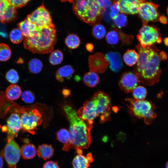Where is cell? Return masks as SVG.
<instances>
[{
  "instance_id": "d590c367",
  "label": "cell",
  "mask_w": 168,
  "mask_h": 168,
  "mask_svg": "<svg viewBox=\"0 0 168 168\" xmlns=\"http://www.w3.org/2000/svg\"><path fill=\"white\" fill-rule=\"evenodd\" d=\"M5 78L9 82L12 84L17 83L19 79L17 72L13 69L9 70L7 72L5 75Z\"/></svg>"
},
{
  "instance_id": "bcb514c9",
  "label": "cell",
  "mask_w": 168,
  "mask_h": 168,
  "mask_svg": "<svg viewBox=\"0 0 168 168\" xmlns=\"http://www.w3.org/2000/svg\"><path fill=\"white\" fill-rule=\"evenodd\" d=\"M164 42L166 45V46L168 45V38H166L164 40Z\"/></svg>"
},
{
  "instance_id": "f546056e",
  "label": "cell",
  "mask_w": 168,
  "mask_h": 168,
  "mask_svg": "<svg viewBox=\"0 0 168 168\" xmlns=\"http://www.w3.org/2000/svg\"><path fill=\"white\" fill-rule=\"evenodd\" d=\"M106 33L105 27L100 23L93 26L92 34L94 37L98 40H100L104 37Z\"/></svg>"
},
{
  "instance_id": "e575fe53",
  "label": "cell",
  "mask_w": 168,
  "mask_h": 168,
  "mask_svg": "<svg viewBox=\"0 0 168 168\" xmlns=\"http://www.w3.org/2000/svg\"><path fill=\"white\" fill-rule=\"evenodd\" d=\"M56 137L57 139L59 142L64 144H66L69 140V131L65 128L60 129L57 133Z\"/></svg>"
},
{
  "instance_id": "44dd1931",
  "label": "cell",
  "mask_w": 168,
  "mask_h": 168,
  "mask_svg": "<svg viewBox=\"0 0 168 168\" xmlns=\"http://www.w3.org/2000/svg\"><path fill=\"white\" fill-rule=\"evenodd\" d=\"M54 151V149L51 145L44 144L39 146L37 153L39 157L46 160L53 156Z\"/></svg>"
},
{
  "instance_id": "f6af8a7d",
  "label": "cell",
  "mask_w": 168,
  "mask_h": 168,
  "mask_svg": "<svg viewBox=\"0 0 168 168\" xmlns=\"http://www.w3.org/2000/svg\"><path fill=\"white\" fill-rule=\"evenodd\" d=\"M3 165V160L2 157L0 155V168H2Z\"/></svg>"
},
{
  "instance_id": "8992f818",
  "label": "cell",
  "mask_w": 168,
  "mask_h": 168,
  "mask_svg": "<svg viewBox=\"0 0 168 168\" xmlns=\"http://www.w3.org/2000/svg\"><path fill=\"white\" fill-rule=\"evenodd\" d=\"M97 117L100 116L101 123L110 119V97L107 93L101 91L96 92L90 100Z\"/></svg>"
},
{
  "instance_id": "484cf974",
  "label": "cell",
  "mask_w": 168,
  "mask_h": 168,
  "mask_svg": "<svg viewBox=\"0 0 168 168\" xmlns=\"http://www.w3.org/2000/svg\"><path fill=\"white\" fill-rule=\"evenodd\" d=\"M16 8L9 3L5 10L1 22H7L13 21L16 17Z\"/></svg>"
},
{
  "instance_id": "e0dca14e",
  "label": "cell",
  "mask_w": 168,
  "mask_h": 168,
  "mask_svg": "<svg viewBox=\"0 0 168 168\" xmlns=\"http://www.w3.org/2000/svg\"><path fill=\"white\" fill-rule=\"evenodd\" d=\"M105 57L109 63L110 69L112 71L117 72L122 68L123 62L121 54L119 53L110 52L107 53Z\"/></svg>"
},
{
  "instance_id": "7a4b0ae2",
  "label": "cell",
  "mask_w": 168,
  "mask_h": 168,
  "mask_svg": "<svg viewBox=\"0 0 168 168\" xmlns=\"http://www.w3.org/2000/svg\"><path fill=\"white\" fill-rule=\"evenodd\" d=\"M63 110L69 123L70 138L64 145L63 149L68 151L70 148H87L91 144L90 131L92 125L86 124L79 117L77 111L71 105L66 104Z\"/></svg>"
},
{
  "instance_id": "ba28073f",
  "label": "cell",
  "mask_w": 168,
  "mask_h": 168,
  "mask_svg": "<svg viewBox=\"0 0 168 168\" xmlns=\"http://www.w3.org/2000/svg\"><path fill=\"white\" fill-rule=\"evenodd\" d=\"M42 114L36 109H32L21 115V129L24 131L34 134L38 126L42 123Z\"/></svg>"
},
{
  "instance_id": "1f68e13d",
  "label": "cell",
  "mask_w": 168,
  "mask_h": 168,
  "mask_svg": "<svg viewBox=\"0 0 168 168\" xmlns=\"http://www.w3.org/2000/svg\"><path fill=\"white\" fill-rule=\"evenodd\" d=\"M11 41L13 43L17 44L21 42L23 40L24 36L19 28L13 29L9 34Z\"/></svg>"
},
{
  "instance_id": "ab89813d",
  "label": "cell",
  "mask_w": 168,
  "mask_h": 168,
  "mask_svg": "<svg viewBox=\"0 0 168 168\" xmlns=\"http://www.w3.org/2000/svg\"><path fill=\"white\" fill-rule=\"evenodd\" d=\"M100 8L103 11H105L112 4L113 2L110 0H96Z\"/></svg>"
},
{
  "instance_id": "cb8c5ba5",
  "label": "cell",
  "mask_w": 168,
  "mask_h": 168,
  "mask_svg": "<svg viewBox=\"0 0 168 168\" xmlns=\"http://www.w3.org/2000/svg\"><path fill=\"white\" fill-rule=\"evenodd\" d=\"M22 93L21 90L19 86L13 84L9 86L6 90L7 97L11 100H15L18 99Z\"/></svg>"
},
{
  "instance_id": "f1b7e54d",
  "label": "cell",
  "mask_w": 168,
  "mask_h": 168,
  "mask_svg": "<svg viewBox=\"0 0 168 168\" xmlns=\"http://www.w3.org/2000/svg\"><path fill=\"white\" fill-rule=\"evenodd\" d=\"M28 66L30 72L34 74H37L41 71L43 64L40 59L34 58L29 62Z\"/></svg>"
},
{
  "instance_id": "5b68a950",
  "label": "cell",
  "mask_w": 168,
  "mask_h": 168,
  "mask_svg": "<svg viewBox=\"0 0 168 168\" xmlns=\"http://www.w3.org/2000/svg\"><path fill=\"white\" fill-rule=\"evenodd\" d=\"M125 100L129 113L134 117L143 119L146 124H151L156 117V108L152 102L131 98H126Z\"/></svg>"
},
{
  "instance_id": "ac0fdd59",
  "label": "cell",
  "mask_w": 168,
  "mask_h": 168,
  "mask_svg": "<svg viewBox=\"0 0 168 168\" xmlns=\"http://www.w3.org/2000/svg\"><path fill=\"white\" fill-rule=\"evenodd\" d=\"M93 159L91 153L86 156L82 153L77 154L73 158L72 164L73 168H88L90 163L93 162Z\"/></svg>"
},
{
  "instance_id": "7dc6e473",
  "label": "cell",
  "mask_w": 168,
  "mask_h": 168,
  "mask_svg": "<svg viewBox=\"0 0 168 168\" xmlns=\"http://www.w3.org/2000/svg\"><path fill=\"white\" fill-rule=\"evenodd\" d=\"M103 141H104L105 142H106L107 140L108 137L105 136V137H104L103 138Z\"/></svg>"
},
{
  "instance_id": "4316f807",
  "label": "cell",
  "mask_w": 168,
  "mask_h": 168,
  "mask_svg": "<svg viewBox=\"0 0 168 168\" xmlns=\"http://www.w3.org/2000/svg\"><path fill=\"white\" fill-rule=\"evenodd\" d=\"M81 43L79 37L76 34H71L68 35L65 40V43L66 46L71 49L78 48Z\"/></svg>"
},
{
  "instance_id": "d6a6232c",
  "label": "cell",
  "mask_w": 168,
  "mask_h": 168,
  "mask_svg": "<svg viewBox=\"0 0 168 168\" xmlns=\"http://www.w3.org/2000/svg\"><path fill=\"white\" fill-rule=\"evenodd\" d=\"M135 99L143 100L146 97L147 91L146 89L142 86H137L132 91Z\"/></svg>"
},
{
  "instance_id": "9a60e30c",
  "label": "cell",
  "mask_w": 168,
  "mask_h": 168,
  "mask_svg": "<svg viewBox=\"0 0 168 168\" xmlns=\"http://www.w3.org/2000/svg\"><path fill=\"white\" fill-rule=\"evenodd\" d=\"M106 40L107 42L111 45L117 44L121 40L123 44H131L133 40L132 36L128 35L123 32L115 29L109 31L106 34Z\"/></svg>"
},
{
  "instance_id": "8d00e7d4",
  "label": "cell",
  "mask_w": 168,
  "mask_h": 168,
  "mask_svg": "<svg viewBox=\"0 0 168 168\" xmlns=\"http://www.w3.org/2000/svg\"><path fill=\"white\" fill-rule=\"evenodd\" d=\"M21 99L25 103L31 104L33 103L35 99L34 93L32 91L27 90L21 93Z\"/></svg>"
},
{
  "instance_id": "6da1fadb",
  "label": "cell",
  "mask_w": 168,
  "mask_h": 168,
  "mask_svg": "<svg viewBox=\"0 0 168 168\" xmlns=\"http://www.w3.org/2000/svg\"><path fill=\"white\" fill-rule=\"evenodd\" d=\"M138 58L133 72L140 82L147 86H151L158 82L161 73L160 63L166 58V53H158L155 48H142L140 44L136 46Z\"/></svg>"
},
{
  "instance_id": "d4e9b609",
  "label": "cell",
  "mask_w": 168,
  "mask_h": 168,
  "mask_svg": "<svg viewBox=\"0 0 168 168\" xmlns=\"http://www.w3.org/2000/svg\"><path fill=\"white\" fill-rule=\"evenodd\" d=\"M138 58V53L133 49L128 50L123 56V59L125 63L130 66H133L137 63Z\"/></svg>"
},
{
  "instance_id": "c3c4849f",
  "label": "cell",
  "mask_w": 168,
  "mask_h": 168,
  "mask_svg": "<svg viewBox=\"0 0 168 168\" xmlns=\"http://www.w3.org/2000/svg\"><path fill=\"white\" fill-rule=\"evenodd\" d=\"M166 168H168V162H167L166 164Z\"/></svg>"
},
{
  "instance_id": "ee69618b",
  "label": "cell",
  "mask_w": 168,
  "mask_h": 168,
  "mask_svg": "<svg viewBox=\"0 0 168 168\" xmlns=\"http://www.w3.org/2000/svg\"><path fill=\"white\" fill-rule=\"evenodd\" d=\"M159 20L161 23L163 24L166 23L167 21V19L164 16H160Z\"/></svg>"
},
{
  "instance_id": "4dcf8cb0",
  "label": "cell",
  "mask_w": 168,
  "mask_h": 168,
  "mask_svg": "<svg viewBox=\"0 0 168 168\" xmlns=\"http://www.w3.org/2000/svg\"><path fill=\"white\" fill-rule=\"evenodd\" d=\"M12 53L9 47L4 43L0 44V61H6L10 58Z\"/></svg>"
},
{
  "instance_id": "7bdbcfd3",
  "label": "cell",
  "mask_w": 168,
  "mask_h": 168,
  "mask_svg": "<svg viewBox=\"0 0 168 168\" xmlns=\"http://www.w3.org/2000/svg\"><path fill=\"white\" fill-rule=\"evenodd\" d=\"M86 49L87 51L91 52L94 49L93 45L91 43H88L86 45Z\"/></svg>"
},
{
  "instance_id": "d6986e66",
  "label": "cell",
  "mask_w": 168,
  "mask_h": 168,
  "mask_svg": "<svg viewBox=\"0 0 168 168\" xmlns=\"http://www.w3.org/2000/svg\"><path fill=\"white\" fill-rule=\"evenodd\" d=\"M74 72L75 71L71 65H65L57 71L55 74L56 78L59 82H63L65 79H70Z\"/></svg>"
},
{
  "instance_id": "4fadbf2b",
  "label": "cell",
  "mask_w": 168,
  "mask_h": 168,
  "mask_svg": "<svg viewBox=\"0 0 168 168\" xmlns=\"http://www.w3.org/2000/svg\"><path fill=\"white\" fill-rule=\"evenodd\" d=\"M139 82L133 71L125 72L121 76L119 86L121 90L126 93H129L132 92Z\"/></svg>"
},
{
  "instance_id": "2e32d148",
  "label": "cell",
  "mask_w": 168,
  "mask_h": 168,
  "mask_svg": "<svg viewBox=\"0 0 168 168\" xmlns=\"http://www.w3.org/2000/svg\"><path fill=\"white\" fill-rule=\"evenodd\" d=\"M142 0H120L117 1L120 12L124 14H134L138 13L140 4Z\"/></svg>"
},
{
  "instance_id": "7402d4cb",
  "label": "cell",
  "mask_w": 168,
  "mask_h": 168,
  "mask_svg": "<svg viewBox=\"0 0 168 168\" xmlns=\"http://www.w3.org/2000/svg\"><path fill=\"white\" fill-rule=\"evenodd\" d=\"M20 151L22 158L25 159L33 158L37 153V150L35 145L30 143L23 145L21 147Z\"/></svg>"
},
{
  "instance_id": "30bf717a",
  "label": "cell",
  "mask_w": 168,
  "mask_h": 168,
  "mask_svg": "<svg viewBox=\"0 0 168 168\" xmlns=\"http://www.w3.org/2000/svg\"><path fill=\"white\" fill-rule=\"evenodd\" d=\"M3 155L9 168H16L21 156L20 148L14 139H7Z\"/></svg>"
},
{
  "instance_id": "60d3db41",
  "label": "cell",
  "mask_w": 168,
  "mask_h": 168,
  "mask_svg": "<svg viewBox=\"0 0 168 168\" xmlns=\"http://www.w3.org/2000/svg\"><path fill=\"white\" fill-rule=\"evenodd\" d=\"M8 0H0V21L2 22L5 10L9 4Z\"/></svg>"
},
{
  "instance_id": "74e56055",
  "label": "cell",
  "mask_w": 168,
  "mask_h": 168,
  "mask_svg": "<svg viewBox=\"0 0 168 168\" xmlns=\"http://www.w3.org/2000/svg\"><path fill=\"white\" fill-rule=\"evenodd\" d=\"M110 15L111 18L113 19L120 12L119 6L117 1H114L109 8Z\"/></svg>"
},
{
  "instance_id": "7c38bea8",
  "label": "cell",
  "mask_w": 168,
  "mask_h": 168,
  "mask_svg": "<svg viewBox=\"0 0 168 168\" xmlns=\"http://www.w3.org/2000/svg\"><path fill=\"white\" fill-rule=\"evenodd\" d=\"M88 61L90 71L96 73H101L104 72L109 65L105 55L100 53L90 55Z\"/></svg>"
},
{
  "instance_id": "52a82bcc",
  "label": "cell",
  "mask_w": 168,
  "mask_h": 168,
  "mask_svg": "<svg viewBox=\"0 0 168 168\" xmlns=\"http://www.w3.org/2000/svg\"><path fill=\"white\" fill-rule=\"evenodd\" d=\"M140 44L143 48L151 47L155 44L160 43L161 39L158 29L147 24L143 25L137 35Z\"/></svg>"
},
{
  "instance_id": "836d02e7",
  "label": "cell",
  "mask_w": 168,
  "mask_h": 168,
  "mask_svg": "<svg viewBox=\"0 0 168 168\" xmlns=\"http://www.w3.org/2000/svg\"><path fill=\"white\" fill-rule=\"evenodd\" d=\"M113 20L114 24L119 28L124 27L128 23L127 16L125 14L122 13H119Z\"/></svg>"
},
{
  "instance_id": "b9f144b4",
  "label": "cell",
  "mask_w": 168,
  "mask_h": 168,
  "mask_svg": "<svg viewBox=\"0 0 168 168\" xmlns=\"http://www.w3.org/2000/svg\"><path fill=\"white\" fill-rule=\"evenodd\" d=\"M43 168H59V166L57 162L49 161L44 164Z\"/></svg>"
},
{
  "instance_id": "5bb4252c",
  "label": "cell",
  "mask_w": 168,
  "mask_h": 168,
  "mask_svg": "<svg viewBox=\"0 0 168 168\" xmlns=\"http://www.w3.org/2000/svg\"><path fill=\"white\" fill-rule=\"evenodd\" d=\"M7 133V139H14L18 136L21 129L20 116L18 114L13 113L7 118L6 126Z\"/></svg>"
},
{
  "instance_id": "8fae6325",
  "label": "cell",
  "mask_w": 168,
  "mask_h": 168,
  "mask_svg": "<svg viewBox=\"0 0 168 168\" xmlns=\"http://www.w3.org/2000/svg\"><path fill=\"white\" fill-rule=\"evenodd\" d=\"M158 6L152 2L142 0L140 4L138 13L142 20L143 25L148 22L156 21L160 17L157 10Z\"/></svg>"
},
{
  "instance_id": "f35d334b",
  "label": "cell",
  "mask_w": 168,
  "mask_h": 168,
  "mask_svg": "<svg viewBox=\"0 0 168 168\" xmlns=\"http://www.w3.org/2000/svg\"><path fill=\"white\" fill-rule=\"evenodd\" d=\"M8 1L10 4L16 8L24 6L30 1L28 0H9Z\"/></svg>"
},
{
  "instance_id": "603a6c76",
  "label": "cell",
  "mask_w": 168,
  "mask_h": 168,
  "mask_svg": "<svg viewBox=\"0 0 168 168\" xmlns=\"http://www.w3.org/2000/svg\"><path fill=\"white\" fill-rule=\"evenodd\" d=\"M84 84L88 87L95 86L99 82L100 78L97 74L94 72L90 71L85 73L83 77Z\"/></svg>"
},
{
  "instance_id": "ffe728a7",
  "label": "cell",
  "mask_w": 168,
  "mask_h": 168,
  "mask_svg": "<svg viewBox=\"0 0 168 168\" xmlns=\"http://www.w3.org/2000/svg\"><path fill=\"white\" fill-rule=\"evenodd\" d=\"M18 26L25 38L30 36L37 28L34 24L26 19L19 23Z\"/></svg>"
},
{
  "instance_id": "83f0119b",
  "label": "cell",
  "mask_w": 168,
  "mask_h": 168,
  "mask_svg": "<svg viewBox=\"0 0 168 168\" xmlns=\"http://www.w3.org/2000/svg\"><path fill=\"white\" fill-rule=\"evenodd\" d=\"M63 58V54L62 52L58 49H56L50 52L49 61L53 65H57L62 63Z\"/></svg>"
},
{
  "instance_id": "277c9868",
  "label": "cell",
  "mask_w": 168,
  "mask_h": 168,
  "mask_svg": "<svg viewBox=\"0 0 168 168\" xmlns=\"http://www.w3.org/2000/svg\"><path fill=\"white\" fill-rule=\"evenodd\" d=\"M72 4L74 13L80 20L91 25L98 23L103 16V11L96 0L68 1Z\"/></svg>"
},
{
  "instance_id": "9c48e42d",
  "label": "cell",
  "mask_w": 168,
  "mask_h": 168,
  "mask_svg": "<svg viewBox=\"0 0 168 168\" xmlns=\"http://www.w3.org/2000/svg\"><path fill=\"white\" fill-rule=\"evenodd\" d=\"M26 19L37 28L54 26L50 14L43 3L29 14Z\"/></svg>"
},
{
  "instance_id": "3957f363",
  "label": "cell",
  "mask_w": 168,
  "mask_h": 168,
  "mask_svg": "<svg viewBox=\"0 0 168 168\" xmlns=\"http://www.w3.org/2000/svg\"><path fill=\"white\" fill-rule=\"evenodd\" d=\"M57 41L55 26L37 28L29 37L24 38L25 48L34 53L48 54L54 48Z\"/></svg>"
}]
</instances>
